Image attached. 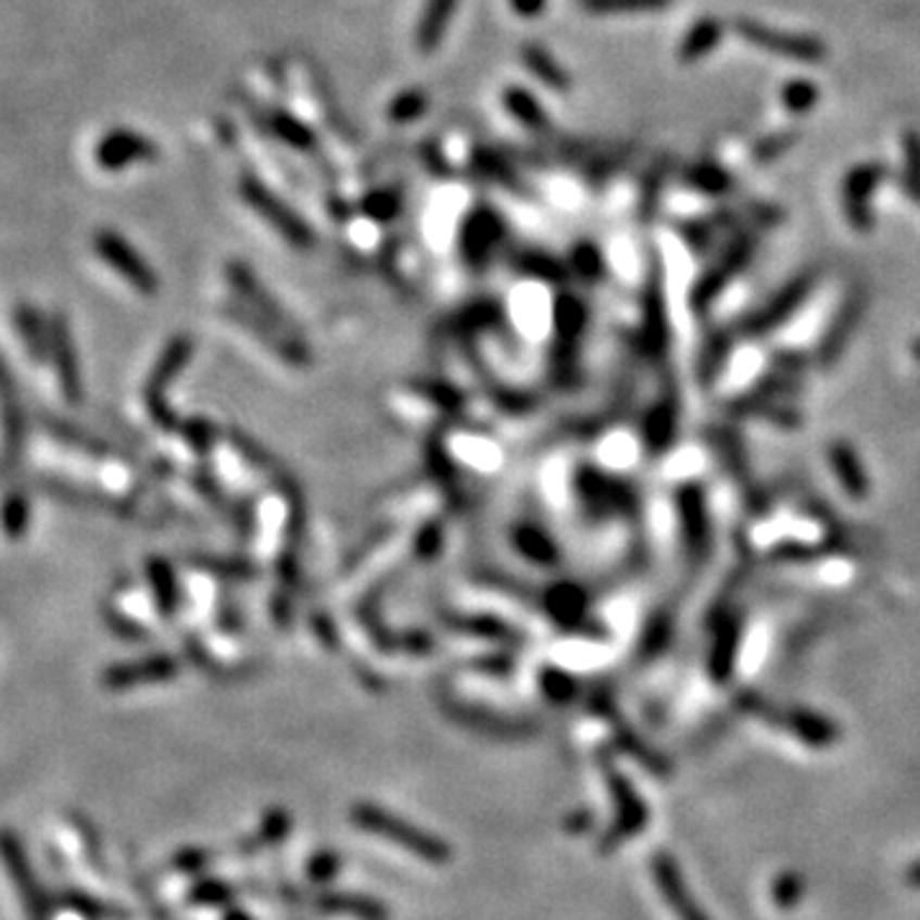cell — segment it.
<instances>
[{"instance_id":"6da1fadb","label":"cell","mask_w":920,"mask_h":920,"mask_svg":"<svg viewBox=\"0 0 920 920\" xmlns=\"http://www.w3.org/2000/svg\"><path fill=\"white\" fill-rule=\"evenodd\" d=\"M739 711L755 716L759 721H767L770 727H778L795 739H801L808 747L823 749L836 744L842 739V729L836 721H831L826 714H818L814 708L803 706H774L772 701L763 698L759 693L742 691L736 698Z\"/></svg>"},{"instance_id":"7a4b0ae2","label":"cell","mask_w":920,"mask_h":920,"mask_svg":"<svg viewBox=\"0 0 920 920\" xmlns=\"http://www.w3.org/2000/svg\"><path fill=\"white\" fill-rule=\"evenodd\" d=\"M678 521L680 534H683V550L688 563L693 568H701L711 555L714 532H711V514H708L706 491L698 481L680 483L676 491Z\"/></svg>"},{"instance_id":"3957f363","label":"cell","mask_w":920,"mask_h":920,"mask_svg":"<svg viewBox=\"0 0 920 920\" xmlns=\"http://www.w3.org/2000/svg\"><path fill=\"white\" fill-rule=\"evenodd\" d=\"M0 861L9 872L13 887L18 890L28 920H52V900H49L41 882L36 880L31 859H28L26 846L16 831L0 829Z\"/></svg>"},{"instance_id":"277c9868","label":"cell","mask_w":920,"mask_h":920,"mask_svg":"<svg viewBox=\"0 0 920 920\" xmlns=\"http://www.w3.org/2000/svg\"><path fill=\"white\" fill-rule=\"evenodd\" d=\"M816 281H818V274L814 269L793 277L778 294H772L763 307L755 310V313L747 315L736 325V336H744V338L770 336V332L778 330L782 323H787L795 313H798L803 302H806L810 292H814Z\"/></svg>"},{"instance_id":"5b68a950","label":"cell","mask_w":920,"mask_h":920,"mask_svg":"<svg viewBox=\"0 0 920 920\" xmlns=\"http://www.w3.org/2000/svg\"><path fill=\"white\" fill-rule=\"evenodd\" d=\"M241 194L281 238H287V241L294 245V249H310V245L315 243V236L307 223H304L292 207H287L272 190H266L259 179L245 177L241 182Z\"/></svg>"},{"instance_id":"8992f818","label":"cell","mask_w":920,"mask_h":920,"mask_svg":"<svg viewBox=\"0 0 920 920\" xmlns=\"http://www.w3.org/2000/svg\"><path fill=\"white\" fill-rule=\"evenodd\" d=\"M867 304H869V292L867 287H854L849 294L844 297L842 307L836 310L834 320L829 323V328H826L823 338L818 340L816 348V364L823 368V371H831L839 361H842L846 345L852 343L854 332H857L861 317L867 313Z\"/></svg>"},{"instance_id":"52a82bcc","label":"cell","mask_w":920,"mask_h":920,"mask_svg":"<svg viewBox=\"0 0 920 920\" xmlns=\"http://www.w3.org/2000/svg\"><path fill=\"white\" fill-rule=\"evenodd\" d=\"M755 236L752 234H742L736 236L734 241L729 243V249L721 253L719 264L714 266V269H708L704 277L693 285L691 292V310L695 315H704L708 313V307H711L716 297H719L731 279L736 277L739 272L744 269V266L749 264L752 253H755Z\"/></svg>"},{"instance_id":"ba28073f","label":"cell","mask_w":920,"mask_h":920,"mask_svg":"<svg viewBox=\"0 0 920 920\" xmlns=\"http://www.w3.org/2000/svg\"><path fill=\"white\" fill-rule=\"evenodd\" d=\"M92 245H96L98 256L103 259L115 274H121L136 292L156 294L159 279L154 269H151L147 259H143L121 234H115V230H98L96 238H92Z\"/></svg>"},{"instance_id":"9c48e42d","label":"cell","mask_w":920,"mask_h":920,"mask_svg":"<svg viewBox=\"0 0 920 920\" xmlns=\"http://www.w3.org/2000/svg\"><path fill=\"white\" fill-rule=\"evenodd\" d=\"M736 31L747 39L752 47L765 49V52L787 56V60L816 64L826 56V47L821 39L816 36H803V34H787V31H774V28L759 24V21L742 18L736 21Z\"/></svg>"},{"instance_id":"30bf717a","label":"cell","mask_w":920,"mask_h":920,"mask_svg":"<svg viewBox=\"0 0 920 920\" xmlns=\"http://www.w3.org/2000/svg\"><path fill=\"white\" fill-rule=\"evenodd\" d=\"M356 821L364 826V829H371L374 834H383L389 836L391 842L407 846V849L419 854V857H425L427 861H443L448 857V849L443 844L432 842V836L417 831L415 826L400 821L396 816L383 814V810L379 808H371V806L356 808Z\"/></svg>"},{"instance_id":"8fae6325","label":"cell","mask_w":920,"mask_h":920,"mask_svg":"<svg viewBox=\"0 0 920 920\" xmlns=\"http://www.w3.org/2000/svg\"><path fill=\"white\" fill-rule=\"evenodd\" d=\"M159 156V147L149 136L130 128L108 130L96 143V164L105 172H121L134 166L136 162H154Z\"/></svg>"},{"instance_id":"7c38bea8","label":"cell","mask_w":920,"mask_h":920,"mask_svg":"<svg viewBox=\"0 0 920 920\" xmlns=\"http://www.w3.org/2000/svg\"><path fill=\"white\" fill-rule=\"evenodd\" d=\"M887 177V169L882 162H867L854 166L844 179V213L846 220L852 223L854 230L869 234L874 226L872 210H869V194L878 190V185Z\"/></svg>"},{"instance_id":"4fadbf2b","label":"cell","mask_w":920,"mask_h":920,"mask_svg":"<svg viewBox=\"0 0 920 920\" xmlns=\"http://www.w3.org/2000/svg\"><path fill=\"white\" fill-rule=\"evenodd\" d=\"M744 640V617L739 612L719 614L714 625L711 650H708V676L716 685H727L739 663Z\"/></svg>"},{"instance_id":"5bb4252c","label":"cell","mask_w":920,"mask_h":920,"mask_svg":"<svg viewBox=\"0 0 920 920\" xmlns=\"http://www.w3.org/2000/svg\"><path fill=\"white\" fill-rule=\"evenodd\" d=\"M49 338H52V353L56 374H60V383L64 396L75 404L83 400V383H79V368H77V353L75 343H72L70 325L64 320V315H54L52 325H49Z\"/></svg>"},{"instance_id":"9a60e30c","label":"cell","mask_w":920,"mask_h":920,"mask_svg":"<svg viewBox=\"0 0 920 920\" xmlns=\"http://www.w3.org/2000/svg\"><path fill=\"white\" fill-rule=\"evenodd\" d=\"M826 455H829V466L831 470H834L836 481L842 483L846 496L854 499V502H865V499L869 496V489H872V483H869L867 468L859 458L857 448L846 443V440H831L829 453Z\"/></svg>"},{"instance_id":"2e32d148","label":"cell","mask_w":920,"mask_h":920,"mask_svg":"<svg viewBox=\"0 0 920 920\" xmlns=\"http://www.w3.org/2000/svg\"><path fill=\"white\" fill-rule=\"evenodd\" d=\"M652 869H655L657 887H660L665 900H668L670 908L678 912L680 920H708L706 912L701 910V905L693 900L691 893H688L683 874H680L678 865L668 857V854H657L655 861H652Z\"/></svg>"},{"instance_id":"e0dca14e","label":"cell","mask_w":920,"mask_h":920,"mask_svg":"<svg viewBox=\"0 0 920 920\" xmlns=\"http://www.w3.org/2000/svg\"><path fill=\"white\" fill-rule=\"evenodd\" d=\"M711 448H714V453L721 458L723 466H727L729 474L734 476L739 483H744V487H747L744 494L755 496V502L759 506V499H763V494L755 491V483H752V478H749V458H747V451H744L742 440H739L731 430H727V427H719V430L714 427Z\"/></svg>"},{"instance_id":"ac0fdd59","label":"cell","mask_w":920,"mask_h":920,"mask_svg":"<svg viewBox=\"0 0 920 920\" xmlns=\"http://www.w3.org/2000/svg\"><path fill=\"white\" fill-rule=\"evenodd\" d=\"M734 336L736 330H714L711 336L706 338L704 348H701V356L695 361V374H698V381L704 383V387H711L721 376L723 366H727L731 356V348H734Z\"/></svg>"},{"instance_id":"d6986e66","label":"cell","mask_w":920,"mask_h":920,"mask_svg":"<svg viewBox=\"0 0 920 920\" xmlns=\"http://www.w3.org/2000/svg\"><path fill=\"white\" fill-rule=\"evenodd\" d=\"M678 434V402L676 396L668 394L665 400L652 409V415L644 425V438L652 453H668Z\"/></svg>"},{"instance_id":"ffe728a7","label":"cell","mask_w":920,"mask_h":920,"mask_svg":"<svg viewBox=\"0 0 920 920\" xmlns=\"http://www.w3.org/2000/svg\"><path fill=\"white\" fill-rule=\"evenodd\" d=\"M499 234H502V223L496 220V215L489 210H476L463 230V251L468 259L481 261L491 251Z\"/></svg>"},{"instance_id":"44dd1931","label":"cell","mask_w":920,"mask_h":920,"mask_svg":"<svg viewBox=\"0 0 920 920\" xmlns=\"http://www.w3.org/2000/svg\"><path fill=\"white\" fill-rule=\"evenodd\" d=\"M647 348L655 356H663L668 351L670 332H668V317H665V300H663V279L660 269L655 272V279L650 281L647 289Z\"/></svg>"},{"instance_id":"7402d4cb","label":"cell","mask_w":920,"mask_h":920,"mask_svg":"<svg viewBox=\"0 0 920 920\" xmlns=\"http://www.w3.org/2000/svg\"><path fill=\"white\" fill-rule=\"evenodd\" d=\"M455 5H458V0H427L423 21H419L417 28V47L423 49L425 54L434 52V49L440 47L445 28L455 13Z\"/></svg>"},{"instance_id":"603a6c76","label":"cell","mask_w":920,"mask_h":920,"mask_svg":"<svg viewBox=\"0 0 920 920\" xmlns=\"http://www.w3.org/2000/svg\"><path fill=\"white\" fill-rule=\"evenodd\" d=\"M13 323H16L18 336L24 338L28 356L34 361H43L52 353V338H49L47 328H43L41 315L36 313L31 304H16V313H13Z\"/></svg>"},{"instance_id":"cb8c5ba5","label":"cell","mask_w":920,"mask_h":920,"mask_svg":"<svg viewBox=\"0 0 920 920\" xmlns=\"http://www.w3.org/2000/svg\"><path fill=\"white\" fill-rule=\"evenodd\" d=\"M521 60H525V67L530 70L540 83L553 87V90L563 92L570 87V79L565 75V70L553 60V54H550L545 47H540V43H525V47H521Z\"/></svg>"},{"instance_id":"d4e9b609","label":"cell","mask_w":920,"mask_h":920,"mask_svg":"<svg viewBox=\"0 0 920 920\" xmlns=\"http://www.w3.org/2000/svg\"><path fill=\"white\" fill-rule=\"evenodd\" d=\"M504 105H506V111H509L525 128H530V130H547L550 128V118H547L545 108H542L538 103V98H534L530 90H525V87H509V90L504 92Z\"/></svg>"},{"instance_id":"484cf974","label":"cell","mask_w":920,"mask_h":920,"mask_svg":"<svg viewBox=\"0 0 920 920\" xmlns=\"http://www.w3.org/2000/svg\"><path fill=\"white\" fill-rule=\"evenodd\" d=\"M612 787H614V795H617L619 808H621L619 826H617V831H614V834H617V836L637 834V831H640L644 826V821H647V810H644L642 801L637 798L632 785H629L627 780H621L619 774H612Z\"/></svg>"},{"instance_id":"4316f807","label":"cell","mask_w":920,"mask_h":920,"mask_svg":"<svg viewBox=\"0 0 920 920\" xmlns=\"http://www.w3.org/2000/svg\"><path fill=\"white\" fill-rule=\"evenodd\" d=\"M721 41V24L716 18H701L698 24L691 26V31L685 34L683 43H680V60L683 62H695L701 56H706L711 49L719 47Z\"/></svg>"},{"instance_id":"83f0119b","label":"cell","mask_w":920,"mask_h":920,"mask_svg":"<svg viewBox=\"0 0 920 920\" xmlns=\"http://www.w3.org/2000/svg\"><path fill=\"white\" fill-rule=\"evenodd\" d=\"M685 182L706 194H723L731 190V174L714 162H701L685 172Z\"/></svg>"},{"instance_id":"f1b7e54d","label":"cell","mask_w":920,"mask_h":920,"mask_svg":"<svg viewBox=\"0 0 920 920\" xmlns=\"http://www.w3.org/2000/svg\"><path fill=\"white\" fill-rule=\"evenodd\" d=\"M903 151H905V172H903V192L920 205V134L918 130H908L903 139Z\"/></svg>"},{"instance_id":"f546056e","label":"cell","mask_w":920,"mask_h":920,"mask_svg":"<svg viewBox=\"0 0 920 920\" xmlns=\"http://www.w3.org/2000/svg\"><path fill=\"white\" fill-rule=\"evenodd\" d=\"M166 672H169V665L164 660H151V663H139V665H121V668H113L105 676V685L111 688H123V685H134L141 683V680H151V678H164Z\"/></svg>"},{"instance_id":"4dcf8cb0","label":"cell","mask_w":920,"mask_h":920,"mask_svg":"<svg viewBox=\"0 0 920 920\" xmlns=\"http://www.w3.org/2000/svg\"><path fill=\"white\" fill-rule=\"evenodd\" d=\"M269 126H272V130L279 136L281 141L289 143V147H297V149H313L315 147V134H313V130L304 126V123L292 118V115H287V113H272Z\"/></svg>"},{"instance_id":"1f68e13d","label":"cell","mask_w":920,"mask_h":920,"mask_svg":"<svg viewBox=\"0 0 920 920\" xmlns=\"http://www.w3.org/2000/svg\"><path fill=\"white\" fill-rule=\"evenodd\" d=\"M578 3L589 13H642L668 9L672 0H578Z\"/></svg>"},{"instance_id":"d6a6232c","label":"cell","mask_w":920,"mask_h":920,"mask_svg":"<svg viewBox=\"0 0 920 920\" xmlns=\"http://www.w3.org/2000/svg\"><path fill=\"white\" fill-rule=\"evenodd\" d=\"M780 96L787 111L795 115H803L814 111L818 98H821V90H818L814 83H808V79H791V83L782 87Z\"/></svg>"},{"instance_id":"836d02e7","label":"cell","mask_w":920,"mask_h":920,"mask_svg":"<svg viewBox=\"0 0 920 920\" xmlns=\"http://www.w3.org/2000/svg\"><path fill=\"white\" fill-rule=\"evenodd\" d=\"M0 527H3L5 538L9 540H21L26 534L28 527V502L24 494H11L3 502V512H0Z\"/></svg>"},{"instance_id":"e575fe53","label":"cell","mask_w":920,"mask_h":920,"mask_svg":"<svg viewBox=\"0 0 920 920\" xmlns=\"http://www.w3.org/2000/svg\"><path fill=\"white\" fill-rule=\"evenodd\" d=\"M795 141H798V136H795L793 130H780V134H772L759 141L757 147L752 149V159H755L757 164H770L782 154H787V151L795 147Z\"/></svg>"},{"instance_id":"d590c367","label":"cell","mask_w":920,"mask_h":920,"mask_svg":"<svg viewBox=\"0 0 920 920\" xmlns=\"http://www.w3.org/2000/svg\"><path fill=\"white\" fill-rule=\"evenodd\" d=\"M427 108V98L419 90H407L394 100L389 108V118L394 123H409L419 118Z\"/></svg>"},{"instance_id":"8d00e7d4","label":"cell","mask_w":920,"mask_h":920,"mask_svg":"<svg viewBox=\"0 0 920 920\" xmlns=\"http://www.w3.org/2000/svg\"><path fill=\"white\" fill-rule=\"evenodd\" d=\"M803 895V880L798 874H780L772 885V900L780 908H793Z\"/></svg>"},{"instance_id":"74e56055","label":"cell","mask_w":920,"mask_h":920,"mask_svg":"<svg viewBox=\"0 0 920 920\" xmlns=\"http://www.w3.org/2000/svg\"><path fill=\"white\" fill-rule=\"evenodd\" d=\"M714 228L716 226H711V220H698V223H683V238L688 243H691V249L693 251H698V253H704L706 249H708V243H711V234H714Z\"/></svg>"},{"instance_id":"f35d334b","label":"cell","mask_w":920,"mask_h":920,"mask_svg":"<svg viewBox=\"0 0 920 920\" xmlns=\"http://www.w3.org/2000/svg\"><path fill=\"white\" fill-rule=\"evenodd\" d=\"M396 210H400V200L391 192H376L366 200V213L374 215L376 220H389L391 215H396Z\"/></svg>"},{"instance_id":"ab89813d","label":"cell","mask_w":920,"mask_h":920,"mask_svg":"<svg viewBox=\"0 0 920 920\" xmlns=\"http://www.w3.org/2000/svg\"><path fill=\"white\" fill-rule=\"evenodd\" d=\"M576 266H578V272H581L583 277H589V279L598 277L601 269H604L598 251L589 243H583L581 249H576Z\"/></svg>"},{"instance_id":"60d3db41","label":"cell","mask_w":920,"mask_h":920,"mask_svg":"<svg viewBox=\"0 0 920 920\" xmlns=\"http://www.w3.org/2000/svg\"><path fill=\"white\" fill-rule=\"evenodd\" d=\"M62 903L67 905L70 910H75V912H83V916H87V918H100V916H105V908L103 905H98L96 900H92V897H87V895H83V893H67L62 897Z\"/></svg>"},{"instance_id":"b9f144b4","label":"cell","mask_w":920,"mask_h":920,"mask_svg":"<svg viewBox=\"0 0 920 920\" xmlns=\"http://www.w3.org/2000/svg\"><path fill=\"white\" fill-rule=\"evenodd\" d=\"M509 3L519 16H538V13L545 9L547 0H509Z\"/></svg>"},{"instance_id":"7bdbcfd3","label":"cell","mask_w":920,"mask_h":920,"mask_svg":"<svg viewBox=\"0 0 920 920\" xmlns=\"http://www.w3.org/2000/svg\"><path fill=\"white\" fill-rule=\"evenodd\" d=\"M905 880H908L910 887H920V861H916V865L905 872Z\"/></svg>"},{"instance_id":"ee69618b","label":"cell","mask_w":920,"mask_h":920,"mask_svg":"<svg viewBox=\"0 0 920 920\" xmlns=\"http://www.w3.org/2000/svg\"><path fill=\"white\" fill-rule=\"evenodd\" d=\"M910 353H912V358L918 361L920 364V340H912V348H910Z\"/></svg>"}]
</instances>
